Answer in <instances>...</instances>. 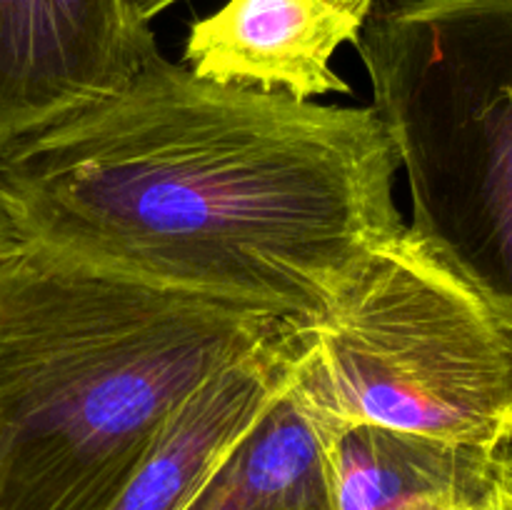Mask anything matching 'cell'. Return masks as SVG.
I'll list each match as a JSON object with an SVG mask.
<instances>
[{"label": "cell", "mask_w": 512, "mask_h": 510, "mask_svg": "<svg viewBox=\"0 0 512 510\" xmlns=\"http://www.w3.org/2000/svg\"><path fill=\"white\" fill-rule=\"evenodd\" d=\"M308 340V328L293 325L198 385L105 510H183L225 453L288 388Z\"/></svg>", "instance_id": "7"}, {"label": "cell", "mask_w": 512, "mask_h": 510, "mask_svg": "<svg viewBox=\"0 0 512 510\" xmlns=\"http://www.w3.org/2000/svg\"><path fill=\"white\" fill-rule=\"evenodd\" d=\"M290 328L38 240L0 258V510H105L198 385Z\"/></svg>", "instance_id": "2"}, {"label": "cell", "mask_w": 512, "mask_h": 510, "mask_svg": "<svg viewBox=\"0 0 512 510\" xmlns=\"http://www.w3.org/2000/svg\"><path fill=\"white\" fill-rule=\"evenodd\" d=\"M438 510H478V508H438Z\"/></svg>", "instance_id": "14"}, {"label": "cell", "mask_w": 512, "mask_h": 510, "mask_svg": "<svg viewBox=\"0 0 512 510\" xmlns=\"http://www.w3.org/2000/svg\"><path fill=\"white\" fill-rule=\"evenodd\" d=\"M493 468H495V478H498V485L512 500V428L493 448Z\"/></svg>", "instance_id": "11"}, {"label": "cell", "mask_w": 512, "mask_h": 510, "mask_svg": "<svg viewBox=\"0 0 512 510\" xmlns=\"http://www.w3.org/2000/svg\"><path fill=\"white\" fill-rule=\"evenodd\" d=\"M175 3H180V0H130L133 10L145 20V23H150L155 15H160L163 10H168L170 5H175Z\"/></svg>", "instance_id": "12"}, {"label": "cell", "mask_w": 512, "mask_h": 510, "mask_svg": "<svg viewBox=\"0 0 512 510\" xmlns=\"http://www.w3.org/2000/svg\"><path fill=\"white\" fill-rule=\"evenodd\" d=\"M378 0H228L190 25L183 65L213 83L315 100L350 93L330 60L358 40Z\"/></svg>", "instance_id": "6"}, {"label": "cell", "mask_w": 512, "mask_h": 510, "mask_svg": "<svg viewBox=\"0 0 512 510\" xmlns=\"http://www.w3.org/2000/svg\"><path fill=\"white\" fill-rule=\"evenodd\" d=\"M335 510L480 508L495 495L493 450L380 425H343L333 438Z\"/></svg>", "instance_id": "8"}, {"label": "cell", "mask_w": 512, "mask_h": 510, "mask_svg": "<svg viewBox=\"0 0 512 510\" xmlns=\"http://www.w3.org/2000/svg\"><path fill=\"white\" fill-rule=\"evenodd\" d=\"M395 170L373 108L213 83L158 50L10 150L0 185L38 243L310 328L405 225Z\"/></svg>", "instance_id": "1"}, {"label": "cell", "mask_w": 512, "mask_h": 510, "mask_svg": "<svg viewBox=\"0 0 512 510\" xmlns=\"http://www.w3.org/2000/svg\"><path fill=\"white\" fill-rule=\"evenodd\" d=\"M355 48L410 228L512 313V0H378Z\"/></svg>", "instance_id": "4"}, {"label": "cell", "mask_w": 512, "mask_h": 510, "mask_svg": "<svg viewBox=\"0 0 512 510\" xmlns=\"http://www.w3.org/2000/svg\"><path fill=\"white\" fill-rule=\"evenodd\" d=\"M495 480H498V478H495ZM478 510H512V500L508 498V495H505V490L498 485V488H495L493 498H490L485 505H480Z\"/></svg>", "instance_id": "13"}, {"label": "cell", "mask_w": 512, "mask_h": 510, "mask_svg": "<svg viewBox=\"0 0 512 510\" xmlns=\"http://www.w3.org/2000/svg\"><path fill=\"white\" fill-rule=\"evenodd\" d=\"M30 230L25 225L23 210L15 203L13 195L0 185V258L15 253L30 243Z\"/></svg>", "instance_id": "10"}, {"label": "cell", "mask_w": 512, "mask_h": 510, "mask_svg": "<svg viewBox=\"0 0 512 510\" xmlns=\"http://www.w3.org/2000/svg\"><path fill=\"white\" fill-rule=\"evenodd\" d=\"M158 50L130 0H0V160L118 93Z\"/></svg>", "instance_id": "5"}, {"label": "cell", "mask_w": 512, "mask_h": 510, "mask_svg": "<svg viewBox=\"0 0 512 510\" xmlns=\"http://www.w3.org/2000/svg\"><path fill=\"white\" fill-rule=\"evenodd\" d=\"M308 333L293 390L338 428L483 450L512 428V313L410 225Z\"/></svg>", "instance_id": "3"}, {"label": "cell", "mask_w": 512, "mask_h": 510, "mask_svg": "<svg viewBox=\"0 0 512 510\" xmlns=\"http://www.w3.org/2000/svg\"><path fill=\"white\" fill-rule=\"evenodd\" d=\"M335 433L338 425L313 413L290 380L183 510H335Z\"/></svg>", "instance_id": "9"}]
</instances>
